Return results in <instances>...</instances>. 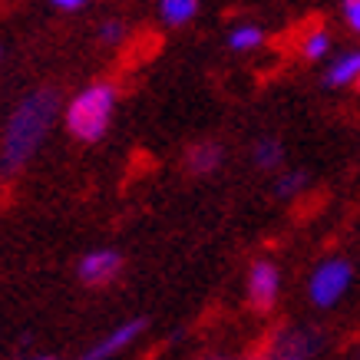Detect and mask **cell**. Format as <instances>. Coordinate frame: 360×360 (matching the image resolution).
I'll use <instances>...</instances> for the list:
<instances>
[{
  "instance_id": "5b68a950",
  "label": "cell",
  "mask_w": 360,
  "mask_h": 360,
  "mask_svg": "<svg viewBox=\"0 0 360 360\" xmlns=\"http://www.w3.org/2000/svg\"><path fill=\"white\" fill-rule=\"evenodd\" d=\"M122 271V255L112 248H93L86 251L77 264V274L79 281L89 284V288H103V284L116 281Z\"/></svg>"
},
{
  "instance_id": "30bf717a",
  "label": "cell",
  "mask_w": 360,
  "mask_h": 360,
  "mask_svg": "<svg viewBox=\"0 0 360 360\" xmlns=\"http://www.w3.org/2000/svg\"><path fill=\"white\" fill-rule=\"evenodd\" d=\"M264 44V30L258 23H235L229 30V50L235 53H251Z\"/></svg>"
},
{
  "instance_id": "2e32d148",
  "label": "cell",
  "mask_w": 360,
  "mask_h": 360,
  "mask_svg": "<svg viewBox=\"0 0 360 360\" xmlns=\"http://www.w3.org/2000/svg\"><path fill=\"white\" fill-rule=\"evenodd\" d=\"M344 20L354 33H360V0H344Z\"/></svg>"
},
{
  "instance_id": "9c48e42d",
  "label": "cell",
  "mask_w": 360,
  "mask_h": 360,
  "mask_svg": "<svg viewBox=\"0 0 360 360\" xmlns=\"http://www.w3.org/2000/svg\"><path fill=\"white\" fill-rule=\"evenodd\" d=\"M155 11H159V20L165 27H186V23L195 20L198 0H159Z\"/></svg>"
},
{
  "instance_id": "ba28073f",
  "label": "cell",
  "mask_w": 360,
  "mask_h": 360,
  "mask_svg": "<svg viewBox=\"0 0 360 360\" xmlns=\"http://www.w3.org/2000/svg\"><path fill=\"white\" fill-rule=\"evenodd\" d=\"M324 83L330 89H340V86H354L360 83V50H347L330 60V66L324 70Z\"/></svg>"
},
{
  "instance_id": "3957f363",
  "label": "cell",
  "mask_w": 360,
  "mask_h": 360,
  "mask_svg": "<svg viewBox=\"0 0 360 360\" xmlns=\"http://www.w3.org/2000/svg\"><path fill=\"white\" fill-rule=\"evenodd\" d=\"M350 281H354V268H350L344 258H328V262H321L314 271H311L307 297H311L317 307H334L340 297L347 295Z\"/></svg>"
},
{
  "instance_id": "5bb4252c",
  "label": "cell",
  "mask_w": 360,
  "mask_h": 360,
  "mask_svg": "<svg viewBox=\"0 0 360 360\" xmlns=\"http://www.w3.org/2000/svg\"><path fill=\"white\" fill-rule=\"evenodd\" d=\"M307 188V172H284L274 182V195L278 198H297Z\"/></svg>"
},
{
  "instance_id": "d6986e66",
  "label": "cell",
  "mask_w": 360,
  "mask_h": 360,
  "mask_svg": "<svg viewBox=\"0 0 360 360\" xmlns=\"http://www.w3.org/2000/svg\"><path fill=\"white\" fill-rule=\"evenodd\" d=\"M215 360H231V357H215Z\"/></svg>"
},
{
  "instance_id": "e0dca14e",
  "label": "cell",
  "mask_w": 360,
  "mask_h": 360,
  "mask_svg": "<svg viewBox=\"0 0 360 360\" xmlns=\"http://www.w3.org/2000/svg\"><path fill=\"white\" fill-rule=\"evenodd\" d=\"M89 0H50V7H56V11H66V13H73V11H83Z\"/></svg>"
},
{
  "instance_id": "9a60e30c",
  "label": "cell",
  "mask_w": 360,
  "mask_h": 360,
  "mask_svg": "<svg viewBox=\"0 0 360 360\" xmlns=\"http://www.w3.org/2000/svg\"><path fill=\"white\" fill-rule=\"evenodd\" d=\"M126 23L122 20H103L99 23V44H106V46H120V44H126Z\"/></svg>"
},
{
  "instance_id": "52a82bcc",
  "label": "cell",
  "mask_w": 360,
  "mask_h": 360,
  "mask_svg": "<svg viewBox=\"0 0 360 360\" xmlns=\"http://www.w3.org/2000/svg\"><path fill=\"white\" fill-rule=\"evenodd\" d=\"M317 350L314 330H281L278 338L268 344L262 360H307Z\"/></svg>"
},
{
  "instance_id": "ac0fdd59",
  "label": "cell",
  "mask_w": 360,
  "mask_h": 360,
  "mask_svg": "<svg viewBox=\"0 0 360 360\" xmlns=\"http://www.w3.org/2000/svg\"><path fill=\"white\" fill-rule=\"evenodd\" d=\"M30 360H56V357H30Z\"/></svg>"
},
{
  "instance_id": "6da1fadb",
  "label": "cell",
  "mask_w": 360,
  "mask_h": 360,
  "mask_svg": "<svg viewBox=\"0 0 360 360\" xmlns=\"http://www.w3.org/2000/svg\"><path fill=\"white\" fill-rule=\"evenodd\" d=\"M56 116H60V96L56 89H33L30 96L20 99V106L11 112V120L4 126V139H0V162L4 169H20L37 155L44 139L53 129Z\"/></svg>"
},
{
  "instance_id": "8fae6325",
  "label": "cell",
  "mask_w": 360,
  "mask_h": 360,
  "mask_svg": "<svg viewBox=\"0 0 360 360\" xmlns=\"http://www.w3.org/2000/svg\"><path fill=\"white\" fill-rule=\"evenodd\" d=\"M221 165V149L215 142H198L195 149L188 153V169L195 175H212Z\"/></svg>"
},
{
  "instance_id": "8992f818",
  "label": "cell",
  "mask_w": 360,
  "mask_h": 360,
  "mask_svg": "<svg viewBox=\"0 0 360 360\" xmlns=\"http://www.w3.org/2000/svg\"><path fill=\"white\" fill-rule=\"evenodd\" d=\"M142 330H146V321H142V317H129V321L116 324L110 334H103L89 350H83V357L79 360H112V357H120L129 344L139 340Z\"/></svg>"
},
{
  "instance_id": "277c9868",
  "label": "cell",
  "mask_w": 360,
  "mask_h": 360,
  "mask_svg": "<svg viewBox=\"0 0 360 360\" xmlns=\"http://www.w3.org/2000/svg\"><path fill=\"white\" fill-rule=\"evenodd\" d=\"M281 295V271L274 262H255L248 268V301L255 311H271Z\"/></svg>"
},
{
  "instance_id": "7a4b0ae2",
  "label": "cell",
  "mask_w": 360,
  "mask_h": 360,
  "mask_svg": "<svg viewBox=\"0 0 360 360\" xmlns=\"http://www.w3.org/2000/svg\"><path fill=\"white\" fill-rule=\"evenodd\" d=\"M116 112V86L112 83H89L63 106L66 132L79 142H99L110 132Z\"/></svg>"
},
{
  "instance_id": "7c38bea8",
  "label": "cell",
  "mask_w": 360,
  "mask_h": 360,
  "mask_svg": "<svg viewBox=\"0 0 360 360\" xmlns=\"http://www.w3.org/2000/svg\"><path fill=\"white\" fill-rule=\"evenodd\" d=\"M251 159H255V165H258V169L274 172V169L281 165V159H284L281 142H278V139H258V142H255V153H251Z\"/></svg>"
},
{
  "instance_id": "4fadbf2b",
  "label": "cell",
  "mask_w": 360,
  "mask_h": 360,
  "mask_svg": "<svg viewBox=\"0 0 360 360\" xmlns=\"http://www.w3.org/2000/svg\"><path fill=\"white\" fill-rule=\"evenodd\" d=\"M328 53H330V33L324 30V27L311 30L304 40H301V56H304V60H311V63H321Z\"/></svg>"
}]
</instances>
